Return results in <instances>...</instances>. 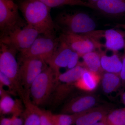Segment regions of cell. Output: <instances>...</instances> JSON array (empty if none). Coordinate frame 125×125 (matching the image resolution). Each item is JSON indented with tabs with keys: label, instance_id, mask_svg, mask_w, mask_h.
<instances>
[{
	"label": "cell",
	"instance_id": "6da1fadb",
	"mask_svg": "<svg viewBox=\"0 0 125 125\" xmlns=\"http://www.w3.org/2000/svg\"><path fill=\"white\" fill-rule=\"evenodd\" d=\"M27 24L40 34L56 35L57 30L50 8L39 0H22L18 5Z\"/></svg>",
	"mask_w": 125,
	"mask_h": 125
},
{
	"label": "cell",
	"instance_id": "7a4b0ae2",
	"mask_svg": "<svg viewBox=\"0 0 125 125\" xmlns=\"http://www.w3.org/2000/svg\"><path fill=\"white\" fill-rule=\"evenodd\" d=\"M61 33L85 34L96 30L97 24L88 14L80 11L62 12L54 21Z\"/></svg>",
	"mask_w": 125,
	"mask_h": 125
},
{
	"label": "cell",
	"instance_id": "3957f363",
	"mask_svg": "<svg viewBox=\"0 0 125 125\" xmlns=\"http://www.w3.org/2000/svg\"><path fill=\"white\" fill-rule=\"evenodd\" d=\"M57 78L53 70L48 66L33 81L30 89L31 101L34 105H42L51 97Z\"/></svg>",
	"mask_w": 125,
	"mask_h": 125
},
{
	"label": "cell",
	"instance_id": "277c9868",
	"mask_svg": "<svg viewBox=\"0 0 125 125\" xmlns=\"http://www.w3.org/2000/svg\"><path fill=\"white\" fill-rule=\"evenodd\" d=\"M14 0H0V37L27 25Z\"/></svg>",
	"mask_w": 125,
	"mask_h": 125
},
{
	"label": "cell",
	"instance_id": "5b68a950",
	"mask_svg": "<svg viewBox=\"0 0 125 125\" xmlns=\"http://www.w3.org/2000/svg\"><path fill=\"white\" fill-rule=\"evenodd\" d=\"M60 39L56 35L40 34L28 48L19 53V58L35 57L48 62L57 48Z\"/></svg>",
	"mask_w": 125,
	"mask_h": 125
},
{
	"label": "cell",
	"instance_id": "8992f818",
	"mask_svg": "<svg viewBox=\"0 0 125 125\" xmlns=\"http://www.w3.org/2000/svg\"><path fill=\"white\" fill-rule=\"evenodd\" d=\"M17 51L0 42V72L10 78L22 99L24 94L20 82L19 65L16 57Z\"/></svg>",
	"mask_w": 125,
	"mask_h": 125
},
{
	"label": "cell",
	"instance_id": "52a82bcc",
	"mask_svg": "<svg viewBox=\"0 0 125 125\" xmlns=\"http://www.w3.org/2000/svg\"><path fill=\"white\" fill-rule=\"evenodd\" d=\"M40 35L38 31L27 24L1 36L0 42L19 52L28 48Z\"/></svg>",
	"mask_w": 125,
	"mask_h": 125
},
{
	"label": "cell",
	"instance_id": "ba28073f",
	"mask_svg": "<svg viewBox=\"0 0 125 125\" xmlns=\"http://www.w3.org/2000/svg\"><path fill=\"white\" fill-rule=\"evenodd\" d=\"M18 61L21 87L25 93H30L32 83L48 65L42 59L35 57L19 58Z\"/></svg>",
	"mask_w": 125,
	"mask_h": 125
},
{
	"label": "cell",
	"instance_id": "9c48e42d",
	"mask_svg": "<svg viewBox=\"0 0 125 125\" xmlns=\"http://www.w3.org/2000/svg\"><path fill=\"white\" fill-rule=\"evenodd\" d=\"M95 43L97 47L98 43L103 40L102 49L113 52H118L125 47V32L113 29L94 30L85 34Z\"/></svg>",
	"mask_w": 125,
	"mask_h": 125
},
{
	"label": "cell",
	"instance_id": "30bf717a",
	"mask_svg": "<svg viewBox=\"0 0 125 125\" xmlns=\"http://www.w3.org/2000/svg\"><path fill=\"white\" fill-rule=\"evenodd\" d=\"M59 37L73 51L78 53L80 57L86 53L97 50L93 41L84 34L61 33Z\"/></svg>",
	"mask_w": 125,
	"mask_h": 125
},
{
	"label": "cell",
	"instance_id": "8fae6325",
	"mask_svg": "<svg viewBox=\"0 0 125 125\" xmlns=\"http://www.w3.org/2000/svg\"><path fill=\"white\" fill-rule=\"evenodd\" d=\"M97 97L91 94H85L72 98L62 107L63 114H73L80 113L96 107Z\"/></svg>",
	"mask_w": 125,
	"mask_h": 125
},
{
	"label": "cell",
	"instance_id": "7c38bea8",
	"mask_svg": "<svg viewBox=\"0 0 125 125\" xmlns=\"http://www.w3.org/2000/svg\"><path fill=\"white\" fill-rule=\"evenodd\" d=\"M60 42L57 48L47 62L48 66L55 73L57 78L61 73L60 69L67 67L73 52L65 42L60 38Z\"/></svg>",
	"mask_w": 125,
	"mask_h": 125
},
{
	"label": "cell",
	"instance_id": "4fadbf2b",
	"mask_svg": "<svg viewBox=\"0 0 125 125\" xmlns=\"http://www.w3.org/2000/svg\"><path fill=\"white\" fill-rule=\"evenodd\" d=\"M91 9L109 16L125 15V0H101L89 3Z\"/></svg>",
	"mask_w": 125,
	"mask_h": 125
},
{
	"label": "cell",
	"instance_id": "5bb4252c",
	"mask_svg": "<svg viewBox=\"0 0 125 125\" xmlns=\"http://www.w3.org/2000/svg\"><path fill=\"white\" fill-rule=\"evenodd\" d=\"M110 111L105 106H100L77 113L74 125H94L103 120Z\"/></svg>",
	"mask_w": 125,
	"mask_h": 125
},
{
	"label": "cell",
	"instance_id": "9a60e30c",
	"mask_svg": "<svg viewBox=\"0 0 125 125\" xmlns=\"http://www.w3.org/2000/svg\"><path fill=\"white\" fill-rule=\"evenodd\" d=\"M101 55V66L104 72L120 75L122 67V58L118 52H113L111 55H107L106 50H97Z\"/></svg>",
	"mask_w": 125,
	"mask_h": 125
},
{
	"label": "cell",
	"instance_id": "2e32d148",
	"mask_svg": "<svg viewBox=\"0 0 125 125\" xmlns=\"http://www.w3.org/2000/svg\"><path fill=\"white\" fill-rule=\"evenodd\" d=\"M101 76L99 74L85 69L81 77L74 84L75 87L87 92L94 91L101 82Z\"/></svg>",
	"mask_w": 125,
	"mask_h": 125
},
{
	"label": "cell",
	"instance_id": "e0dca14e",
	"mask_svg": "<svg viewBox=\"0 0 125 125\" xmlns=\"http://www.w3.org/2000/svg\"><path fill=\"white\" fill-rule=\"evenodd\" d=\"M30 96V94H26L22 98L24 105V110L21 115L24 120V125H41L37 105L32 102Z\"/></svg>",
	"mask_w": 125,
	"mask_h": 125
},
{
	"label": "cell",
	"instance_id": "ac0fdd59",
	"mask_svg": "<svg viewBox=\"0 0 125 125\" xmlns=\"http://www.w3.org/2000/svg\"><path fill=\"white\" fill-rule=\"evenodd\" d=\"M21 100H15L7 94L0 97V112L3 115L12 114L21 116L24 110Z\"/></svg>",
	"mask_w": 125,
	"mask_h": 125
},
{
	"label": "cell",
	"instance_id": "d6986e66",
	"mask_svg": "<svg viewBox=\"0 0 125 125\" xmlns=\"http://www.w3.org/2000/svg\"><path fill=\"white\" fill-rule=\"evenodd\" d=\"M101 76L102 89L105 94L112 93L122 86L119 74L104 72Z\"/></svg>",
	"mask_w": 125,
	"mask_h": 125
},
{
	"label": "cell",
	"instance_id": "ffe728a7",
	"mask_svg": "<svg viewBox=\"0 0 125 125\" xmlns=\"http://www.w3.org/2000/svg\"><path fill=\"white\" fill-rule=\"evenodd\" d=\"M83 62L80 63L90 71L102 74L104 72L101 66V55L97 50L86 53L81 57Z\"/></svg>",
	"mask_w": 125,
	"mask_h": 125
},
{
	"label": "cell",
	"instance_id": "44dd1931",
	"mask_svg": "<svg viewBox=\"0 0 125 125\" xmlns=\"http://www.w3.org/2000/svg\"><path fill=\"white\" fill-rule=\"evenodd\" d=\"M75 87L74 83H64L57 80L51 96L53 106H57L69 96Z\"/></svg>",
	"mask_w": 125,
	"mask_h": 125
},
{
	"label": "cell",
	"instance_id": "7402d4cb",
	"mask_svg": "<svg viewBox=\"0 0 125 125\" xmlns=\"http://www.w3.org/2000/svg\"><path fill=\"white\" fill-rule=\"evenodd\" d=\"M85 69L79 63V64L72 69L60 73L57 80L61 82L74 84L81 77Z\"/></svg>",
	"mask_w": 125,
	"mask_h": 125
},
{
	"label": "cell",
	"instance_id": "603a6c76",
	"mask_svg": "<svg viewBox=\"0 0 125 125\" xmlns=\"http://www.w3.org/2000/svg\"><path fill=\"white\" fill-rule=\"evenodd\" d=\"M50 8H54L64 6H79L91 8L89 2L83 0H39Z\"/></svg>",
	"mask_w": 125,
	"mask_h": 125
},
{
	"label": "cell",
	"instance_id": "cb8c5ba5",
	"mask_svg": "<svg viewBox=\"0 0 125 125\" xmlns=\"http://www.w3.org/2000/svg\"><path fill=\"white\" fill-rule=\"evenodd\" d=\"M104 119L108 125H125V107L110 111Z\"/></svg>",
	"mask_w": 125,
	"mask_h": 125
},
{
	"label": "cell",
	"instance_id": "d4e9b609",
	"mask_svg": "<svg viewBox=\"0 0 125 125\" xmlns=\"http://www.w3.org/2000/svg\"><path fill=\"white\" fill-rule=\"evenodd\" d=\"M54 125H73L76 118V114H56L51 113Z\"/></svg>",
	"mask_w": 125,
	"mask_h": 125
},
{
	"label": "cell",
	"instance_id": "484cf974",
	"mask_svg": "<svg viewBox=\"0 0 125 125\" xmlns=\"http://www.w3.org/2000/svg\"><path fill=\"white\" fill-rule=\"evenodd\" d=\"M37 109L40 116L41 125H54L51 115V112L40 109L37 106Z\"/></svg>",
	"mask_w": 125,
	"mask_h": 125
},
{
	"label": "cell",
	"instance_id": "4316f807",
	"mask_svg": "<svg viewBox=\"0 0 125 125\" xmlns=\"http://www.w3.org/2000/svg\"><path fill=\"white\" fill-rule=\"evenodd\" d=\"M0 85L9 88V92L12 94H18L17 89L11 80L1 72H0Z\"/></svg>",
	"mask_w": 125,
	"mask_h": 125
},
{
	"label": "cell",
	"instance_id": "83f0119b",
	"mask_svg": "<svg viewBox=\"0 0 125 125\" xmlns=\"http://www.w3.org/2000/svg\"><path fill=\"white\" fill-rule=\"evenodd\" d=\"M80 57V56L78 53L73 51L70 57L67 68L70 69L78 65L80 63L79 60Z\"/></svg>",
	"mask_w": 125,
	"mask_h": 125
},
{
	"label": "cell",
	"instance_id": "f1b7e54d",
	"mask_svg": "<svg viewBox=\"0 0 125 125\" xmlns=\"http://www.w3.org/2000/svg\"><path fill=\"white\" fill-rule=\"evenodd\" d=\"M124 54L122 56V65L121 70L120 74L122 83V86L125 88V47L124 48Z\"/></svg>",
	"mask_w": 125,
	"mask_h": 125
},
{
	"label": "cell",
	"instance_id": "f546056e",
	"mask_svg": "<svg viewBox=\"0 0 125 125\" xmlns=\"http://www.w3.org/2000/svg\"><path fill=\"white\" fill-rule=\"evenodd\" d=\"M11 118V125H24V120L22 116L13 115Z\"/></svg>",
	"mask_w": 125,
	"mask_h": 125
},
{
	"label": "cell",
	"instance_id": "4dcf8cb0",
	"mask_svg": "<svg viewBox=\"0 0 125 125\" xmlns=\"http://www.w3.org/2000/svg\"><path fill=\"white\" fill-rule=\"evenodd\" d=\"M0 125H11V118L1 117L0 121Z\"/></svg>",
	"mask_w": 125,
	"mask_h": 125
},
{
	"label": "cell",
	"instance_id": "1f68e13d",
	"mask_svg": "<svg viewBox=\"0 0 125 125\" xmlns=\"http://www.w3.org/2000/svg\"><path fill=\"white\" fill-rule=\"evenodd\" d=\"M121 98L122 102L125 106V90L122 94Z\"/></svg>",
	"mask_w": 125,
	"mask_h": 125
},
{
	"label": "cell",
	"instance_id": "d6a6232c",
	"mask_svg": "<svg viewBox=\"0 0 125 125\" xmlns=\"http://www.w3.org/2000/svg\"><path fill=\"white\" fill-rule=\"evenodd\" d=\"M94 125H108L106 122L104 120V119L101 121L99 122L98 123H96V124Z\"/></svg>",
	"mask_w": 125,
	"mask_h": 125
},
{
	"label": "cell",
	"instance_id": "836d02e7",
	"mask_svg": "<svg viewBox=\"0 0 125 125\" xmlns=\"http://www.w3.org/2000/svg\"><path fill=\"white\" fill-rule=\"evenodd\" d=\"M117 28H121L125 30V24H117L116 25Z\"/></svg>",
	"mask_w": 125,
	"mask_h": 125
},
{
	"label": "cell",
	"instance_id": "e575fe53",
	"mask_svg": "<svg viewBox=\"0 0 125 125\" xmlns=\"http://www.w3.org/2000/svg\"><path fill=\"white\" fill-rule=\"evenodd\" d=\"M83 0L86 1V2H89V3H92V2H96V1H98L101 0Z\"/></svg>",
	"mask_w": 125,
	"mask_h": 125
}]
</instances>
